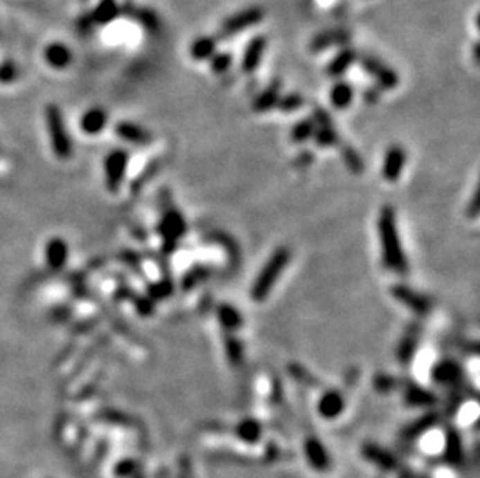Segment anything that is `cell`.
<instances>
[{
	"label": "cell",
	"mask_w": 480,
	"mask_h": 478,
	"mask_svg": "<svg viewBox=\"0 0 480 478\" xmlns=\"http://www.w3.org/2000/svg\"><path fill=\"white\" fill-rule=\"evenodd\" d=\"M232 62H233V58L230 53L216 52L212 58H210V67H212V70L216 75H224L229 72L230 67H232Z\"/></svg>",
	"instance_id": "obj_35"
},
{
	"label": "cell",
	"mask_w": 480,
	"mask_h": 478,
	"mask_svg": "<svg viewBox=\"0 0 480 478\" xmlns=\"http://www.w3.org/2000/svg\"><path fill=\"white\" fill-rule=\"evenodd\" d=\"M314 131H316V123L314 120H312V117L300 120L291 127V132H290L291 142L297 145L306 143L308 140L312 138V136H314Z\"/></svg>",
	"instance_id": "obj_31"
},
{
	"label": "cell",
	"mask_w": 480,
	"mask_h": 478,
	"mask_svg": "<svg viewBox=\"0 0 480 478\" xmlns=\"http://www.w3.org/2000/svg\"><path fill=\"white\" fill-rule=\"evenodd\" d=\"M362 455L366 460L373 463L376 468H380L384 472H392L398 468V460L393 454H390L387 449L381 448L375 443H366L362 445Z\"/></svg>",
	"instance_id": "obj_12"
},
{
	"label": "cell",
	"mask_w": 480,
	"mask_h": 478,
	"mask_svg": "<svg viewBox=\"0 0 480 478\" xmlns=\"http://www.w3.org/2000/svg\"><path fill=\"white\" fill-rule=\"evenodd\" d=\"M355 92L353 87H351L348 82L345 81H337L335 86L331 87L330 91V103L337 111H344L350 107V104L353 103Z\"/></svg>",
	"instance_id": "obj_27"
},
{
	"label": "cell",
	"mask_w": 480,
	"mask_h": 478,
	"mask_svg": "<svg viewBox=\"0 0 480 478\" xmlns=\"http://www.w3.org/2000/svg\"><path fill=\"white\" fill-rule=\"evenodd\" d=\"M474 59L479 64V44H476V46H474Z\"/></svg>",
	"instance_id": "obj_41"
},
{
	"label": "cell",
	"mask_w": 480,
	"mask_h": 478,
	"mask_svg": "<svg viewBox=\"0 0 480 478\" xmlns=\"http://www.w3.org/2000/svg\"><path fill=\"white\" fill-rule=\"evenodd\" d=\"M106 125L107 113L103 109H100V107L89 109L87 112L82 113L80 120V129L81 132L87 134V136H98L100 132H103Z\"/></svg>",
	"instance_id": "obj_21"
},
{
	"label": "cell",
	"mask_w": 480,
	"mask_h": 478,
	"mask_svg": "<svg viewBox=\"0 0 480 478\" xmlns=\"http://www.w3.org/2000/svg\"><path fill=\"white\" fill-rule=\"evenodd\" d=\"M265 19V10L261 6H247V8L241 10L235 15L229 16L226 21L222 22L220 28L221 37H232L242 33V31L254 27V25L260 24Z\"/></svg>",
	"instance_id": "obj_6"
},
{
	"label": "cell",
	"mask_w": 480,
	"mask_h": 478,
	"mask_svg": "<svg viewBox=\"0 0 480 478\" xmlns=\"http://www.w3.org/2000/svg\"><path fill=\"white\" fill-rule=\"evenodd\" d=\"M235 432L241 441L247 444H257L261 439V435H263V427H261L258 419L245 418L236 424Z\"/></svg>",
	"instance_id": "obj_26"
},
{
	"label": "cell",
	"mask_w": 480,
	"mask_h": 478,
	"mask_svg": "<svg viewBox=\"0 0 480 478\" xmlns=\"http://www.w3.org/2000/svg\"><path fill=\"white\" fill-rule=\"evenodd\" d=\"M267 47V39L265 35H257L254 36L251 41L245 48V53H242L241 58V70L247 75H251L254 72H257L261 61H263V56Z\"/></svg>",
	"instance_id": "obj_11"
},
{
	"label": "cell",
	"mask_w": 480,
	"mask_h": 478,
	"mask_svg": "<svg viewBox=\"0 0 480 478\" xmlns=\"http://www.w3.org/2000/svg\"><path fill=\"white\" fill-rule=\"evenodd\" d=\"M373 385H375L377 393H390V392H393L396 387H398V380H396L393 376L381 373V374L375 376Z\"/></svg>",
	"instance_id": "obj_36"
},
{
	"label": "cell",
	"mask_w": 480,
	"mask_h": 478,
	"mask_svg": "<svg viewBox=\"0 0 480 478\" xmlns=\"http://www.w3.org/2000/svg\"><path fill=\"white\" fill-rule=\"evenodd\" d=\"M303 104H305V98L302 97V95H300L299 92H291V93L281 95L277 103V109H280L285 113H291V112L299 111Z\"/></svg>",
	"instance_id": "obj_33"
},
{
	"label": "cell",
	"mask_w": 480,
	"mask_h": 478,
	"mask_svg": "<svg viewBox=\"0 0 480 478\" xmlns=\"http://www.w3.org/2000/svg\"><path fill=\"white\" fill-rule=\"evenodd\" d=\"M303 452L306 460L311 464V468H314L316 470H326L330 468V454L320 439L314 436L306 438L303 444Z\"/></svg>",
	"instance_id": "obj_16"
},
{
	"label": "cell",
	"mask_w": 480,
	"mask_h": 478,
	"mask_svg": "<svg viewBox=\"0 0 480 478\" xmlns=\"http://www.w3.org/2000/svg\"><path fill=\"white\" fill-rule=\"evenodd\" d=\"M136 478H142V477H136Z\"/></svg>",
	"instance_id": "obj_42"
},
{
	"label": "cell",
	"mask_w": 480,
	"mask_h": 478,
	"mask_svg": "<svg viewBox=\"0 0 480 478\" xmlns=\"http://www.w3.org/2000/svg\"><path fill=\"white\" fill-rule=\"evenodd\" d=\"M463 443L462 436L456 429H450L446 432V441H445V460L452 464V466H459L463 461Z\"/></svg>",
	"instance_id": "obj_25"
},
{
	"label": "cell",
	"mask_w": 480,
	"mask_h": 478,
	"mask_svg": "<svg viewBox=\"0 0 480 478\" xmlns=\"http://www.w3.org/2000/svg\"><path fill=\"white\" fill-rule=\"evenodd\" d=\"M312 162V154L310 151H306V152H302L297 158H296V165L297 167H302V168H306L308 165Z\"/></svg>",
	"instance_id": "obj_40"
},
{
	"label": "cell",
	"mask_w": 480,
	"mask_h": 478,
	"mask_svg": "<svg viewBox=\"0 0 480 478\" xmlns=\"http://www.w3.org/2000/svg\"><path fill=\"white\" fill-rule=\"evenodd\" d=\"M377 235H380L382 264L390 272L406 275L409 272L407 258L401 244L395 208L384 205L377 216Z\"/></svg>",
	"instance_id": "obj_1"
},
{
	"label": "cell",
	"mask_w": 480,
	"mask_h": 478,
	"mask_svg": "<svg viewBox=\"0 0 480 478\" xmlns=\"http://www.w3.org/2000/svg\"><path fill=\"white\" fill-rule=\"evenodd\" d=\"M159 237L162 238V247L166 255L175 253L177 242L187 233V222L176 208H166L159 222Z\"/></svg>",
	"instance_id": "obj_4"
},
{
	"label": "cell",
	"mask_w": 480,
	"mask_h": 478,
	"mask_svg": "<svg viewBox=\"0 0 480 478\" xmlns=\"http://www.w3.org/2000/svg\"><path fill=\"white\" fill-rule=\"evenodd\" d=\"M406 162H407L406 151L402 149L400 145L390 146L382 160L381 173L384 179L392 183L398 181L402 174V171H405Z\"/></svg>",
	"instance_id": "obj_9"
},
{
	"label": "cell",
	"mask_w": 480,
	"mask_h": 478,
	"mask_svg": "<svg viewBox=\"0 0 480 478\" xmlns=\"http://www.w3.org/2000/svg\"><path fill=\"white\" fill-rule=\"evenodd\" d=\"M466 216H470V218H476L477 213H479V193L476 191L474 196H472V201L470 203V207L468 210H466Z\"/></svg>",
	"instance_id": "obj_39"
},
{
	"label": "cell",
	"mask_w": 480,
	"mask_h": 478,
	"mask_svg": "<svg viewBox=\"0 0 480 478\" xmlns=\"http://www.w3.org/2000/svg\"><path fill=\"white\" fill-rule=\"evenodd\" d=\"M438 423H440V413L427 412L423 416L415 419L414 423L409 424L406 429L402 430V438L407 439V441H412V439H417L427 430H431L432 427H435Z\"/></svg>",
	"instance_id": "obj_22"
},
{
	"label": "cell",
	"mask_w": 480,
	"mask_h": 478,
	"mask_svg": "<svg viewBox=\"0 0 480 478\" xmlns=\"http://www.w3.org/2000/svg\"><path fill=\"white\" fill-rule=\"evenodd\" d=\"M420 342V328L417 324H411L407 331L402 335V339L398 345V351H396V358L401 362V365H409L415 358Z\"/></svg>",
	"instance_id": "obj_20"
},
{
	"label": "cell",
	"mask_w": 480,
	"mask_h": 478,
	"mask_svg": "<svg viewBox=\"0 0 480 478\" xmlns=\"http://www.w3.org/2000/svg\"><path fill=\"white\" fill-rule=\"evenodd\" d=\"M357 56L359 55H357L355 48H351L348 46L342 47L341 52L332 56L328 66H326V75L331 76V78H339V76L347 73L350 67L356 62Z\"/></svg>",
	"instance_id": "obj_19"
},
{
	"label": "cell",
	"mask_w": 480,
	"mask_h": 478,
	"mask_svg": "<svg viewBox=\"0 0 480 478\" xmlns=\"http://www.w3.org/2000/svg\"><path fill=\"white\" fill-rule=\"evenodd\" d=\"M210 275H212V269H210L208 266H193L182 277V282H181L182 289L185 292H188L193 288H196V286H199L201 283L206 282L207 278H210Z\"/></svg>",
	"instance_id": "obj_32"
},
{
	"label": "cell",
	"mask_w": 480,
	"mask_h": 478,
	"mask_svg": "<svg viewBox=\"0 0 480 478\" xmlns=\"http://www.w3.org/2000/svg\"><path fill=\"white\" fill-rule=\"evenodd\" d=\"M290 261H291L290 248L286 247L275 248L274 253L265 263V266L261 267L257 278L254 279L252 288H251V297L254 302L257 303L265 302L267 295L272 292L274 286L277 284L280 275L285 272L287 264H290Z\"/></svg>",
	"instance_id": "obj_2"
},
{
	"label": "cell",
	"mask_w": 480,
	"mask_h": 478,
	"mask_svg": "<svg viewBox=\"0 0 480 478\" xmlns=\"http://www.w3.org/2000/svg\"><path fill=\"white\" fill-rule=\"evenodd\" d=\"M351 39V33L347 28H328L317 33L310 42V50L312 53L323 52V50L336 46L345 47Z\"/></svg>",
	"instance_id": "obj_10"
},
{
	"label": "cell",
	"mask_w": 480,
	"mask_h": 478,
	"mask_svg": "<svg viewBox=\"0 0 480 478\" xmlns=\"http://www.w3.org/2000/svg\"><path fill=\"white\" fill-rule=\"evenodd\" d=\"M462 376L463 373L459 363L450 359L435 363L431 369V378L438 385H457Z\"/></svg>",
	"instance_id": "obj_15"
},
{
	"label": "cell",
	"mask_w": 480,
	"mask_h": 478,
	"mask_svg": "<svg viewBox=\"0 0 480 478\" xmlns=\"http://www.w3.org/2000/svg\"><path fill=\"white\" fill-rule=\"evenodd\" d=\"M216 318L226 333H235V331H238L242 327V322H245L242 320L241 312L229 303H222L217 306Z\"/></svg>",
	"instance_id": "obj_24"
},
{
	"label": "cell",
	"mask_w": 480,
	"mask_h": 478,
	"mask_svg": "<svg viewBox=\"0 0 480 478\" xmlns=\"http://www.w3.org/2000/svg\"><path fill=\"white\" fill-rule=\"evenodd\" d=\"M47 126H48L50 145H52L53 154L60 158V160H69L73 154V145H72V138L69 137V134L66 131V125H64L60 109H56V107H48Z\"/></svg>",
	"instance_id": "obj_5"
},
{
	"label": "cell",
	"mask_w": 480,
	"mask_h": 478,
	"mask_svg": "<svg viewBox=\"0 0 480 478\" xmlns=\"http://www.w3.org/2000/svg\"><path fill=\"white\" fill-rule=\"evenodd\" d=\"M390 294L401 303L402 306L415 312L417 315H427L432 311V303L426 295L420 294V292L414 291L411 286L407 284H395L390 288Z\"/></svg>",
	"instance_id": "obj_8"
},
{
	"label": "cell",
	"mask_w": 480,
	"mask_h": 478,
	"mask_svg": "<svg viewBox=\"0 0 480 478\" xmlns=\"http://www.w3.org/2000/svg\"><path fill=\"white\" fill-rule=\"evenodd\" d=\"M115 134L123 142L134 146H148L152 143L151 132L137 123H132V121H121V123L115 125Z\"/></svg>",
	"instance_id": "obj_13"
},
{
	"label": "cell",
	"mask_w": 480,
	"mask_h": 478,
	"mask_svg": "<svg viewBox=\"0 0 480 478\" xmlns=\"http://www.w3.org/2000/svg\"><path fill=\"white\" fill-rule=\"evenodd\" d=\"M345 409V399L341 392L328 390L320 396L317 403V412L323 419H336L342 415Z\"/></svg>",
	"instance_id": "obj_17"
},
{
	"label": "cell",
	"mask_w": 480,
	"mask_h": 478,
	"mask_svg": "<svg viewBox=\"0 0 480 478\" xmlns=\"http://www.w3.org/2000/svg\"><path fill=\"white\" fill-rule=\"evenodd\" d=\"M342 158L347 168L355 174H361L364 171V160L355 148L351 146H342Z\"/></svg>",
	"instance_id": "obj_34"
},
{
	"label": "cell",
	"mask_w": 480,
	"mask_h": 478,
	"mask_svg": "<svg viewBox=\"0 0 480 478\" xmlns=\"http://www.w3.org/2000/svg\"><path fill=\"white\" fill-rule=\"evenodd\" d=\"M127 167H130V152L126 149L115 148L107 152L103 160V174L109 193H118L126 179Z\"/></svg>",
	"instance_id": "obj_3"
},
{
	"label": "cell",
	"mask_w": 480,
	"mask_h": 478,
	"mask_svg": "<svg viewBox=\"0 0 480 478\" xmlns=\"http://www.w3.org/2000/svg\"><path fill=\"white\" fill-rule=\"evenodd\" d=\"M137 469H139V463H137V461L127 460V461L120 463L115 472H117L118 477H130V475L136 474V472H137Z\"/></svg>",
	"instance_id": "obj_37"
},
{
	"label": "cell",
	"mask_w": 480,
	"mask_h": 478,
	"mask_svg": "<svg viewBox=\"0 0 480 478\" xmlns=\"http://www.w3.org/2000/svg\"><path fill=\"white\" fill-rule=\"evenodd\" d=\"M216 53V39L213 36H201L191 42L190 56L195 61H207Z\"/></svg>",
	"instance_id": "obj_28"
},
{
	"label": "cell",
	"mask_w": 480,
	"mask_h": 478,
	"mask_svg": "<svg viewBox=\"0 0 480 478\" xmlns=\"http://www.w3.org/2000/svg\"><path fill=\"white\" fill-rule=\"evenodd\" d=\"M44 255H46V261L50 269L56 272L61 270L69 259V244L61 237L50 238L46 248H44Z\"/></svg>",
	"instance_id": "obj_14"
},
{
	"label": "cell",
	"mask_w": 480,
	"mask_h": 478,
	"mask_svg": "<svg viewBox=\"0 0 480 478\" xmlns=\"http://www.w3.org/2000/svg\"><path fill=\"white\" fill-rule=\"evenodd\" d=\"M312 138H314L316 145L320 146V148H330V146L339 145V136L335 126H332V120L317 123Z\"/></svg>",
	"instance_id": "obj_29"
},
{
	"label": "cell",
	"mask_w": 480,
	"mask_h": 478,
	"mask_svg": "<svg viewBox=\"0 0 480 478\" xmlns=\"http://www.w3.org/2000/svg\"><path fill=\"white\" fill-rule=\"evenodd\" d=\"M224 349H226L227 360L232 367H240L245 359V348L240 339H236L233 333H226L224 337Z\"/></svg>",
	"instance_id": "obj_30"
},
{
	"label": "cell",
	"mask_w": 480,
	"mask_h": 478,
	"mask_svg": "<svg viewBox=\"0 0 480 478\" xmlns=\"http://www.w3.org/2000/svg\"><path fill=\"white\" fill-rule=\"evenodd\" d=\"M280 97H281V81L274 80L272 82H269V84L257 95V97L254 98V103H252L254 112L265 113L275 109Z\"/></svg>",
	"instance_id": "obj_18"
},
{
	"label": "cell",
	"mask_w": 480,
	"mask_h": 478,
	"mask_svg": "<svg viewBox=\"0 0 480 478\" xmlns=\"http://www.w3.org/2000/svg\"><path fill=\"white\" fill-rule=\"evenodd\" d=\"M437 396L417 384H407L405 388V403L411 407H434L437 404Z\"/></svg>",
	"instance_id": "obj_23"
},
{
	"label": "cell",
	"mask_w": 480,
	"mask_h": 478,
	"mask_svg": "<svg viewBox=\"0 0 480 478\" xmlns=\"http://www.w3.org/2000/svg\"><path fill=\"white\" fill-rule=\"evenodd\" d=\"M381 92H382V91H381V89L377 87V86L367 89V91L364 92V101H366L367 104H375V103H377V101H380V98H381Z\"/></svg>",
	"instance_id": "obj_38"
},
{
	"label": "cell",
	"mask_w": 480,
	"mask_h": 478,
	"mask_svg": "<svg viewBox=\"0 0 480 478\" xmlns=\"http://www.w3.org/2000/svg\"><path fill=\"white\" fill-rule=\"evenodd\" d=\"M357 59L361 61L362 68L366 70L368 75L373 76L376 86L380 87L381 91H392V89L400 84L398 73H396L392 67H389L386 62L376 58V56L367 53L357 56Z\"/></svg>",
	"instance_id": "obj_7"
}]
</instances>
